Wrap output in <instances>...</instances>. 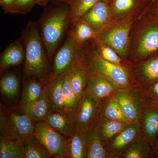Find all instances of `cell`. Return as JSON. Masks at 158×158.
Listing matches in <instances>:
<instances>
[{
    "instance_id": "9a60e30c",
    "label": "cell",
    "mask_w": 158,
    "mask_h": 158,
    "mask_svg": "<svg viewBox=\"0 0 158 158\" xmlns=\"http://www.w3.org/2000/svg\"><path fill=\"white\" fill-rule=\"evenodd\" d=\"M80 19L88 23L97 33L102 31L113 20L108 1L97 2Z\"/></svg>"
},
{
    "instance_id": "8992f818",
    "label": "cell",
    "mask_w": 158,
    "mask_h": 158,
    "mask_svg": "<svg viewBox=\"0 0 158 158\" xmlns=\"http://www.w3.org/2000/svg\"><path fill=\"white\" fill-rule=\"evenodd\" d=\"M35 123L27 115L17 109L8 110L1 106V135L12 140L23 141L34 134Z\"/></svg>"
},
{
    "instance_id": "d590c367",
    "label": "cell",
    "mask_w": 158,
    "mask_h": 158,
    "mask_svg": "<svg viewBox=\"0 0 158 158\" xmlns=\"http://www.w3.org/2000/svg\"><path fill=\"white\" fill-rule=\"evenodd\" d=\"M146 101L158 108V82L144 93Z\"/></svg>"
},
{
    "instance_id": "6da1fadb",
    "label": "cell",
    "mask_w": 158,
    "mask_h": 158,
    "mask_svg": "<svg viewBox=\"0 0 158 158\" xmlns=\"http://www.w3.org/2000/svg\"><path fill=\"white\" fill-rule=\"evenodd\" d=\"M158 53V14L149 9L134 22L128 62L143 61Z\"/></svg>"
},
{
    "instance_id": "e0dca14e",
    "label": "cell",
    "mask_w": 158,
    "mask_h": 158,
    "mask_svg": "<svg viewBox=\"0 0 158 158\" xmlns=\"http://www.w3.org/2000/svg\"><path fill=\"white\" fill-rule=\"evenodd\" d=\"M65 158H86L87 132L75 127L67 137Z\"/></svg>"
},
{
    "instance_id": "44dd1931",
    "label": "cell",
    "mask_w": 158,
    "mask_h": 158,
    "mask_svg": "<svg viewBox=\"0 0 158 158\" xmlns=\"http://www.w3.org/2000/svg\"><path fill=\"white\" fill-rule=\"evenodd\" d=\"M86 158H108L105 144L102 140L96 123L86 130Z\"/></svg>"
},
{
    "instance_id": "484cf974",
    "label": "cell",
    "mask_w": 158,
    "mask_h": 158,
    "mask_svg": "<svg viewBox=\"0 0 158 158\" xmlns=\"http://www.w3.org/2000/svg\"><path fill=\"white\" fill-rule=\"evenodd\" d=\"M100 116L102 118L130 122L125 117L113 95L100 101Z\"/></svg>"
},
{
    "instance_id": "e575fe53",
    "label": "cell",
    "mask_w": 158,
    "mask_h": 158,
    "mask_svg": "<svg viewBox=\"0 0 158 158\" xmlns=\"http://www.w3.org/2000/svg\"><path fill=\"white\" fill-rule=\"evenodd\" d=\"M37 4V0H15L8 13L26 14L31 11Z\"/></svg>"
},
{
    "instance_id": "1f68e13d",
    "label": "cell",
    "mask_w": 158,
    "mask_h": 158,
    "mask_svg": "<svg viewBox=\"0 0 158 158\" xmlns=\"http://www.w3.org/2000/svg\"><path fill=\"white\" fill-rule=\"evenodd\" d=\"M101 1L108 0H73L69 4L71 25H73L94 4Z\"/></svg>"
},
{
    "instance_id": "30bf717a",
    "label": "cell",
    "mask_w": 158,
    "mask_h": 158,
    "mask_svg": "<svg viewBox=\"0 0 158 158\" xmlns=\"http://www.w3.org/2000/svg\"><path fill=\"white\" fill-rule=\"evenodd\" d=\"M34 134L55 158H65L67 138L44 121L35 123Z\"/></svg>"
},
{
    "instance_id": "5b68a950",
    "label": "cell",
    "mask_w": 158,
    "mask_h": 158,
    "mask_svg": "<svg viewBox=\"0 0 158 158\" xmlns=\"http://www.w3.org/2000/svg\"><path fill=\"white\" fill-rule=\"evenodd\" d=\"M138 18L130 17L119 20L113 19L98 33L97 40L112 48L124 62H127L130 32L133 23Z\"/></svg>"
},
{
    "instance_id": "5bb4252c",
    "label": "cell",
    "mask_w": 158,
    "mask_h": 158,
    "mask_svg": "<svg viewBox=\"0 0 158 158\" xmlns=\"http://www.w3.org/2000/svg\"><path fill=\"white\" fill-rule=\"evenodd\" d=\"M138 122L141 134L152 146L158 137V108L145 99Z\"/></svg>"
},
{
    "instance_id": "ffe728a7",
    "label": "cell",
    "mask_w": 158,
    "mask_h": 158,
    "mask_svg": "<svg viewBox=\"0 0 158 158\" xmlns=\"http://www.w3.org/2000/svg\"><path fill=\"white\" fill-rule=\"evenodd\" d=\"M21 38L11 44L3 52L0 57L1 69L21 64L25 59V50Z\"/></svg>"
},
{
    "instance_id": "836d02e7",
    "label": "cell",
    "mask_w": 158,
    "mask_h": 158,
    "mask_svg": "<svg viewBox=\"0 0 158 158\" xmlns=\"http://www.w3.org/2000/svg\"><path fill=\"white\" fill-rule=\"evenodd\" d=\"M91 41L99 55L104 59L116 65H124L127 63L109 45L98 40Z\"/></svg>"
},
{
    "instance_id": "ba28073f",
    "label": "cell",
    "mask_w": 158,
    "mask_h": 158,
    "mask_svg": "<svg viewBox=\"0 0 158 158\" xmlns=\"http://www.w3.org/2000/svg\"><path fill=\"white\" fill-rule=\"evenodd\" d=\"M81 49L77 45L70 31L54 57L49 80L68 73L78 61Z\"/></svg>"
},
{
    "instance_id": "f35d334b",
    "label": "cell",
    "mask_w": 158,
    "mask_h": 158,
    "mask_svg": "<svg viewBox=\"0 0 158 158\" xmlns=\"http://www.w3.org/2000/svg\"><path fill=\"white\" fill-rule=\"evenodd\" d=\"M73 0H50V2L52 3L54 5L59 6V5L69 4Z\"/></svg>"
},
{
    "instance_id": "7a4b0ae2",
    "label": "cell",
    "mask_w": 158,
    "mask_h": 158,
    "mask_svg": "<svg viewBox=\"0 0 158 158\" xmlns=\"http://www.w3.org/2000/svg\"><path fill=\"white\" fill-rule=\"evenodd\" d=\"M25 50L24 76L34 77L40 81H49L51 70L48 58L40 37L38 24L30 22L20 37Z\"/></svg>"
},
{
    "instance_id": "4fadbf2b",
    "label": "cell",
    "mask_w": 158,
    "mask_h": 158,
    "mask_svg": "<svg viewBox=\"0 0 158 158\" xmlns=\"http://www.w3.org/2000/svg\"><path fill=\"white\" fill-rule=\"evenodd\" d=\"M153 0H108L114 20L139 18L149 9Z\"/></svg>"
},
{
    "instance_id": "d6a6232c",
    "label": "cell",
    "mask_w": 158,
    "mask_h": 158,
    "mask_svg": "<svg viewBox=\"0 0 158 158\" xmlns=\"http://www.w3.org/2000/svg\"><path fill=\"white\" fill-rule=\"evenodd\" d=\"M69 79L70 73L69 71L65 74L62 87L64 109L66 112L73 114L79 104L80 100L77 97L72 90L69 83Z\"/></svg>"
},
{
    "instance_id": "8fae6325",
    "label": "cell",
    "mask_w": 158,
    "mask_h": 158,
    "mask_svg": "<svg viewBox=\"0 0 158 158\" xmlns=\"http://www.w3.org/2000/svg\"><path fill=\"white\" fill-rule=\"evenodd\" d=\"M141 135L138 121L131 122L128 126L105 144L108 158H122L124 152Z\"/></svg>"
},
{
    "instance_id": "7c38bea8",
    "label": "cell",
    "mask_w": 158,
    "mask_h": 158,
    "mask_svg": "<svg viewBox=\"0 0 158 158\" xmlns=\"http://www.w3.org/2000/svg\"><path fill=\"white\" fill-rule=\"evenodd\" d=\"M100 101L85 94L73 113L75 127L86 131L96 124L100 116Z\"/></svg>"
},
{
    "instance_id": "83f0119b",
    "label": "cell",
    "mask_w": 158,
    "mask_h": 158,
    "mask_svg": "<svg viewBox=\"0 0 158 158\" xmlns=\"http://www.w3.org/2000/svg\"><path fill=\"white\" fill-rule=\"evenodd\" d=\"M153 158L151 145L142 134L124 152L122 158Z\"/></svg>"
},
{
    "instance_id": "8d00e7d4",
    "label": "cell",
    "mask_w": 158,
    "mask_h": 158,
    "mask_svg": "<svg viewBox=\"0 0 158 158\" xmlns=\"http://www.w3.org/2000/svg\"><path fill=\"white\" fill-rule=\"evenodd\" d=\"M15 0H0V5L6 13H8L11 9Z\"/></svg>"
},
{
    "instance_id": "7402d4cb",
    "label": "cell",
    "mask_w": 158,
    "mask_h": 158,
    "mask_svg": "<svg viewBox=\"0 0 158 158\" xmlns=\"http://www.w3.org/2000/svg\"><path fill=\"white\" fill-rule=\"evenodd\" d=\"M69 73L71 88L77 97L81 100L85 95L88 73L80 61V58L78 61L69 70Z\"/></svg>"
},
{
    "instance_id": "4316f807",
    "label": "cell",
    "mask_w": 158,
    "mask_h": 158,
    "mask_svg": "<svg viewBox=\"0 0 158 158\" xmlns=\"http://www.w3.org/2000/svg\"><path fill=\"white\" fill-rule=\"evenodd\" d=\"M73 26L72 33L79 48H81L88 41L97 40V32L84 21L80 19Z\"/></svg>"
},
{
    "instance_id": "4dcf8cb0",
    "label": "cell",
    "mask_w": 158,
    "mask_h": 158,
    "mask_svg": "<svg viewBox=\"0 0 158 158\" xmlns=\"http://www.w3.org/2000/svg\"><path fill=\"white\" fill-rule=\"evenodd\" d=\"M23 143L24 158H49L52 156L34 134L26 138Z\"/></svg>"
},
{
    "instance_id": "60d3db41",
    "label": "cell",
    "mask_w": 158,
    "mask_h": 158,
    "mask_svg": "<svg viewBox=\"0 0 158 158\" xmlns=\"http://www.w3.org/2000/svg\"><path fill=\"white\" fill-rule=\"evenodd\" d=\"M50 0H37V4L42 6H45Z\"/></svg>"
},
{
    "instance_id": "f1b7e54d",
    "label": "cell",
    "mask_w": 158,
    "mask_h": 158,
    "mask_svg": "<svg viewBox=\"0 0 158 158\" xmlns=\"http://www.w3.org/2000/svg\"><path fill=\"white\" fill-rule=\"evenodd\" d=\"M24 87L21 98L20 106L28 104L39 98L44 91L40 80L34 77H28Z\"/></svg>"
},
{
    "instance_id": "d6986e66",
    "label": "cell",
    "mask_w": 158,
    "mask_h": 158,
    "mask_svg": "<svg viewBox=\"0 0 158 158\" xmlns=\"http://www.w3.org/2000/svg\"><path fill=\"white\" fill-rule=\"evenodd\" d=\"M17 110L27 115L35 123L44 121L51 111L46 86L39 98L28 104L20 106Z\"/></svg>"
},
{
    "instance_id": "603a6c76",
    "label": "cell",
    "mask_w": 158,
    "mask_h": 158,
    "mask_svg": "<svg viewBox=\"0 0 158 158\" xmlns=\"http://www.w3.org/2000/svg\"><path fill=\"white\" fill-rule=\"evenodd\" d=\"M65 75L49 80L46 86L51 111L65 110L62 87Z\"/></svg>"
},
{
    "instance_id": "74e56055",
    "label": "cell",
    "mask_w": 158,
    "mask_h": 158,
    "mask_svg": "<svg viewBox=\"0 0 158 158\" xmlns=\"http://www.w3.org/2000/svg\"><path fill=\"white\" fill-rule=\"evenodd\" d=\"M151 147L153 158H158V137Z\"/></svg>"
},
{
    "instance_id": "b9f144b4",
    "label": "cell",
    "mask_w": 158,
    "mask_h": 158,
    "mask_svg": "<svg viewBox=\"0 0 158 158\" xmlns=\"http://www.w3.org/2000/svg\"><path fill=\"white\" fill-rule=\"evenodd\" d=\"M158 2V0H153L152 4H153V3L156 2Z\"/></svg>"
},
{
    "instance_id": "3957f363",
    "label": "cell",
    "mask_w": 158,
    "mask_h": 158,
    "mask_svg": "<svg viewBox=\"0 0 158 158\" xmlns=\"http://www.w3.org/2000/svg\"><path fill=\"white\" fill-rule=\"evenodd\" d=\"M80 61L89 74H97L107 79L118 89L135 87L128 67V62L118 65L102 58L94 46L91 40L81 49Z\"/></svg>"
},
{
    "instance_id": "cb8c5ba5",
    "label": "cell",
    "mask_w": 158,
    "mask_h": 158,
    "mask_svg": "<svg viewBox=\"0 0 158 158\" xmlns=\"http://www.w3.org/2000/svg\"><path fill=\"white\" fill-rule=\"evenodd\" d=\"M131 123L100 117L96 124L105 144L124 130Z\"/></svg>"
},
{
    "instance_id": "2e32d148",
    "label": "cell",
    "mask_w": 158,
    "mask_h": 158,
    "mask_svg": "<svg viewBox=\"0 0 158 158\" xmlns=\"http://www.w3.org/2000/svg\"><path fill=\"white\" fill-rule=\"evenodd\" d=\"M114 83L97 74H88L85 94L101 101L110 97L118 90Z\"/></svg>"
},
{
    "instance_id": "d4e9b609",
    "label": "cell",
    "mask_w": 158,
    "mask_h": 158,
    "mask_svg": "<svg viewBox=\"0 0 158 158\" xmlns=\"http://www.w3.org/2000/svg\"><path fill=\"white\" fill-rule=\"evenodd\" d=\"M23 141L12 140L0 136V158H24Z\"/></svg>"
},
{
    "instance_id": "ab89813d",
    "label": "cell",
    "mask_w": 158,
    "mask_h": 158,
    "mask_svg": "<svg viewBox=\"0 0 158 158\" xmlns=\"http://www.w3.org/2000/svg\"><path fill=\"white\" fill-rule=\"evenodd\" d=\"M149 10L158 14V2L152 4L150 7Z\"/></svg>"
},
{
    "instance_id": "277c9868",
    "label": "cell",
    "mask_w": 158,
    "mask_h": 158,
    "mask_svg": "<svg viewBox=\"0 0 158 158\" xmlns=\"http://www.w3.org/2000/svg\"><path fill=\"white\" fill-rule=\"evenodd\" d=\"M39 20L40 37L51 61L70 24L69 4L59 5L47 10Z\"/></svg>"
},
{
    "instance_id": "52a82bcc",
    "label": "cell",
    "mask_w": 158,
    "mask_h": 158,
    "mask_svg": "<svg viewBox=\"0 0 158 158\" xmlns=\"http://www.w3.org/2000/svg\"><path fill=\"white\" fill-rule=\"evenodd\" d=\"M128 67L134 85L143 93L158 82V53L143 61L128 62Z\"/></svg>"
},
{
    "instance_id": "9c48e42d",
    "label": "cell",
    "mask_w": 158,
    "mask_h": 158,
    "mask_svg": "<svg viewBox=\"0 0 158 158\" xmlns=\"http://www.w3.org/2000/svg\"><path fill=\"white\" fill-rule=\"evenodd\" d=\"M113 95L127 119L130 122L138 121L145 101L144 94L135 86L118 89Z\"/></svg>"
},
{
    "instance_id": "f546056e",
    "label": "cell",
    "mask_w": 158,
    "mask_h": 158,
    "mask_svg": "<svg viewBox=\"0 0 158 158\" xmlns=\"http://www.w3.org/2000/svg\"><path fill=\"white\" fill-rule=\"evenodd\" d=\"M19 80L15 74L6 73L1 78V93L9 101L14 102L16 100L19 94Z\"/></svg>"
},
{
    "instance_id": "ac0fdd59",
    "label": "cell",
    "mask_w": 158,
    "mask_h": 158,
    "mask_svg": "<svg viewBox=\"0 0 158 158\" xmlns=\"http://www.w3.org/2000/svg\"><path fill=\"white\" fill-rule=\"evenodd\" d=\"M73 114L63 111H51L44 121L67 138L75 128Z\"/></svg>"
}]
</instances>
